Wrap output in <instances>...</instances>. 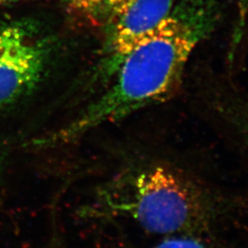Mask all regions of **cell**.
Returning a JSON list of instances; mask_svg holds the SVG:
<instances>
[{"label": "cell", "mask_w": 248, "mask_h": 248, "mask_svg": "<svg viewBox=\"0 0 248 248\" xmlns=\"http://www.w3.org/2000/svg\"><path fill=\"white\" fill-rule=\"evenodd\" d=\"M220 4V0L176 2L169 16L124 58L112 86L71 124L37 140L36 145L69 143L102 124L172 98L191 53L217 26Z\"/></svg>", "instance_id": "1"}, {"label": "cell", "mask_w": 248, "mask_h": 248, "mask_svg": "<svg viewBox=\"0 0 248 248\" xmlns=\"http://www.w3.org/2000/svg\"><path fill=\"white\" fill-rule=\"evenodd\" d=\"M213 205L202 188L177 169L158 163L131 166L97 188L89 217L123 218L149 232L169 234L202 230Z\"/></svg>", "instance_id": "2"}, {"label": "cell", "mask_w": 248, "mask_h": 248, "mask_svg": "<svg viewBox=\"0 0 248 248\" xmlns=\"http://www.w3.org/2000/svg\"><path fill=\"white\" fill-rule=\"evenodd\" d=\"M51 54L49 39L33 23L0 19V112L35 90Z\"/></svg>", "instance_id": "3"}, {"label": "cell", "mask_w": 248, "mask_h": 248, "mask_svg": "<svg viewBox=\"0 0 248 248\" xmlns=\"http://www.w3.org/2000/svg\"><path fill=\"white\" fill-rule=\"evenodd\" d=\"M177 0H133L114 18L107 42L106 71L115 75L124 58L171 13Z\"/></svg>", "instance_id": "4"}, {"label": "cell", "mask_w": 248, "mask_h": 248, "mask_svg": "<svg viewBox=\"0 0 248 248\" xmlns=\"http://www.w3.org/2000/svg\"><path fill=\"white\" fill-rule=\"evenodd\" d=\"M224 112L248 143V101L230 103L224 108Z\"/></svg>", "instance_id": "5"}, {"label": "cell", "mask_w": 248, "mask_h": 248, "mask_svg": "<svg viewBox=\"0 0 248 248\" xmlns=\"http://www.w3.org/2000/svg\"><path fill=\"white\" fill-rule=\"evenodd\" d=\"M154 248H209L194 238H189L187 236L174 237L161 242Z\"/></svg>", "instance_id": "6"}, {"label": "cell", "mask_w": 248, "mask_h": 248, "mask_svg": "<svg viewBox=\"0 0 248 248\" xmlns=\"http://www.w3.org/2000/svg\"><path fill=\"white\" fill-rule=\"evenodd\" d=\"M66 2L73 9L91 14L104 10L105 7V0H66Z\"/></svg>", "instance_id": "7"}, {"label": "cell", "mask_w": 248, "mask_h": 248, "mask_svg": "<svg viewBox=\"0 0 248 248\" xmlns=\"http://www.w3.org/2000/svg\"><path fill=\"white\" fill-rule=\"evenodd\" d=\"M133 0H105V13L110 21L117 18Z\"/></svg>", "instance_id": "8"}, {"label": "cell", "mask_w": 248, "mask_h": 248, "mask_svg": "<svg viewBox=\"0 0 248 248\" xmlns=\"http://www.w3.org/2000/svg\"><path fill=\"white\" fill-rule=\"evenodd\" d=\"M9 156V151L3 142H0V177L7 165V160Z\"/></svg>", "instance_id": "9"}, {"label": "cell", "mask_w": 248, "mask_h": 248, "mask_svg": "<svg viewBox=\"0 0 248 248\" xmlns=\"http://www.w3.org/2000/svg\"><path fill=\"white\" fill-rule=\"evenodd\" d=\"M17 1H19V0H0V7L14 3V2H17Z\"/></svg>", "instance_id": "10"}]
</instances>
